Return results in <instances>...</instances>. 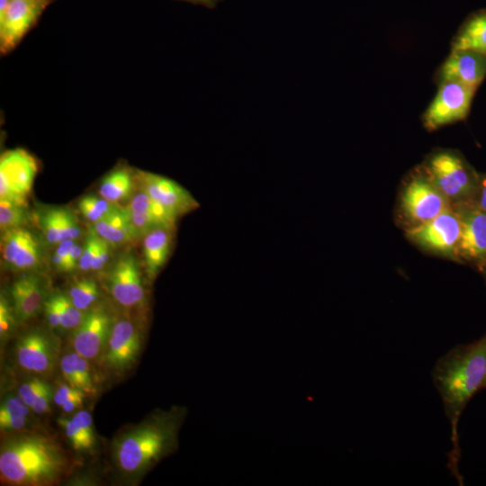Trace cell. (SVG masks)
<instances>
[{"instance_id":"1","label":"cell","mask_w":486,"mask_h":486,"mask_svg":"<svg viewBox=\"0 0 486 486\" xmlns=\"http://www.w3.org/2000/svg\"><path fill=\"white\" fill-rule=\"evenodd\" d=\"M431 377L450 424L451 449L447 467L460 485L459 422L471 400L486 389V334L471 343L457 345L435 364Z\"/></svg>"},{"instance_id":"2","label":"cell","mask_w":486,"mask_h":486,"mask_svg":"<svg viewBox=\"0 0 486 486\" xmlns=\"http://www.w3.org/2000/svg\"><path fill=\"white\" fill-rule=\"evenodd\" d=\"M68 467L69 460L63 450L43 436H13L1 446V481L10 485L52 484Z\"/></svg>"},{"instance_id":"3","label":"cell","mask_w":486,"mask_h":486,"mask_svg":"<svg viewBox=\"0 0 486 486\" xmlns=\"http://www.w3.org/2000/svg\"><path fill=\"white\" fill-rule=\"evenodd\" d=\"M178 418L162 413L122 433L113 445L118 469L138 477L168 454L176 445Z\"/></svg>"},{"instance_id":"4","label":"cell","mask_w":486,"mask_h":486,"mask_svg":"<svg viewBox=\"0 0 486 486\" xmlns=\"http://www.w3.org/2000/svg\"><path fill=\"white\" fill-rule=\"evenodd\" d=\"M450 208V201L418 166L400 184L394 219L404 231L429 221Z\"/></svg>"},{"instance_id":"5","label":"cell","mask_w":486,"mask_h":486,"mask_svg":"<svg viewBox=\"0 0 486 486\" xmlns=\"http://www.w3.org/2000/svg\"><path fill=\"white\" fill-rule=\"evenodd\" d=\"M419 166L452 205L472 200L480 173L460 152L436 149Z\"/></svg>"},{"instance_id":"6","label":"cell","mask_w":486,"mask_h":486,"mask_svg":"<svg viewBox=\"0 0 486 486\" xmlns=\"http://www.w3.org/2000/svg\"><path fill=\"white\" fill-rule=\"evenodd\" d=\"M461 230L459 216L452 206L429 221L403 232L421 251L459 264Z\"/></svg>"},{"instance_id":"7","label":"cell","mask_w":486,"mask_h":486,"mask_svg":"<svg viewBox=\"0 0 486 486\" xmlns=\"http://www.w3.org/2000/svg\"><path fill=\"white\" fill-rule=\"evenodd\" d=\"M437 85L436 94L422 117L423 125L429 131L464 120L477 90L453 80Z\"/></svg>"},{"instance_id":"8","label":"cell","mask_w":486,"mask_h":486,"mask_svg":"<svg viewBox=\"0 0 486 486\" xmlns=\"http://www.w3.org/2000/svg\"><path fill=\"white\" fill-rule=\"evenodd\" d=\"M461 221L459 264L482 273L486 267V212L472 202L452 205Z\"/></svg>"},{"instance_id":"9","label":"cell","mask_w":486,"mask_h":486,"mask_svg":"<svg viewBox=\"0 0 486 486\" xmlns=\"http://www.w3.org/2000/svg\"><path fill=\"white\" fill-rule=\"evenodd\" d=\"M37 170L36 160L25 149L4 151L0 158V199L27 203Z\"/></svg>"},{"instance_id":"10","label":"cell","mask_w":486,"mask_h":486,"mask_svg":"<svg viewBox=\"0 0 486 486\" xmlns=\"http://www.w3.org/2000/svg\"><path fill=\"white\" fill-rule=\"evenodd\" d=\"M3 265L13 271H33L43 259L39 238L24 227L5 230L1 235Z\"/></svg>"},{"instance_id":"11","label":"cell","mask_w":486,"mask_h":486,"mask_svg":"<svg viewBox=\"0 0 486 486\" xmlns=\"http://www.w3.org/2000/svg\"><path fill=\"white\" fill-rule=\"evenodd\" d=\"M108 289L122 306L135 307L141 304L145 290L136 256L131 252L120 255L107 274Z\"/></svg>"},{"instance_id":"12","label":"cell","mask_w":486,"mask_h":486,"mask_svg":"<svg viewBox=\"0 0 486 486\" xmlns=\"http://www.w3.org/2000/svg\"><path fill=\"white\" fill-rule=\"evenodd\" d=\"M137 178L140 189L176 220L199 206L191 193L171 178L143 171L139 173Z\"/></svg>"},{"instance_id":"13","label":"cell","mask_w":486,"mask_h":486,"mask_svg":"<svg viewBox=\"0 0 486 486\" xmlns=\"http://www.w3.org/2000/svg\"><path fill=\"white\" fill-rule=\"evenodd\" d=\"M18 364L25 371L45 374L51 371L57 357V344L46 331L34 328L23 333L15 344Z\"/></svg>"},{"instance_id":"14","label":"cell","mask_w":486,"mask_h":486,"mask_svg":"<svg viewBox=\"0 0 486 486\" xmlns=\"http://www.w3.org/2000/svg\"><path fill=\"white\" fill-rule=\"evenodd\" d=\"M112 327V319L104 308H93L74 329L72 346L87 360L99 356L106 347Z\"/></svg>"},{"instance_id":"15","label":"cell","mask_w":486,"mask_h":486,"mask_svg":"<svg viewBox=\"0 0 486 486\" xmlns=\"http://www.w3.org/2000/svg\"><path fill=\"white\" fill-rule=\"evenodd\" d=\"M42 0H11L0 16V49L7 53L14 49L37 21Z\"/></svg>"},{"instance_id":"16","label":"cell","mask_w":486,"mask_h":486,"mask_svg":"<svg viewBox=\"0 0 486 486\" xmlns=\"http://www.w3.org/2000/svg\"><path fill=\"white\" fill-rule=\"evenodd\" d=\"M486 77V54L470 50H451L440 66L436 82L453 80L478 88Z\"/></svg>"},{"instance_id":"17","label":"cell","mask_w":486,"mask_h":486,"mask_svg":"<svg viewBox=\"0 0 486 486\" xmlns=\"http://www.w3.org/2000/svg\"><path fill=\"white\" fill-rule=\"evenodd\" d=\"M140 349V337L128 320L112 324L105 350V362L113 370L124 371L136 362Z\"/></svg>"},{"instance_id":"18","label":"cell","mask_w":486,"mask_h":486,"mask_svg":"<svg viewBox=\"0 0 486 486\" xmlns=\"http://www.w3.org/2000/svg\"><path fill=\"white\" fill-rule=\"evenodd\" d=\"M35 218L45 241L50 246H57L66 239H78L82 235L76 215L68 207L39 206Z\"/></svg>"},{"instance_id":"19","label":"cell","mask_w":486,"mask_h":486,"mask_svg":"<svg viewBox=\"0 0 486 486\" xmlns=\"http://www.w3.org/2000/svg\"><path fill=\"white\" fill-rule=\"evenodd\" d=\"M11 303L18 321L34 318L43 309L47 298L44 278L28 273L15 280L10 289Z\"/></svg>"},{"instance_id":"20","label":"cell","mask_w":486,"mask_h":486,"mask_svg":"<svg viewBox=\"0 0 486 486\" xmlns=\"http://www.w3.org/2000/svg\"><path fill=\"white\" fill-rule=\"evenodd\" d=\"M126 209L135 239L156 227L176 225L177 220L142 189L131 197Z\"/></svg>"},{"instance_id":"21","label":"cell","mask_w":486,"mask_h":486,"mask_svg":"<svg viewBox=\"0 0 486 486\" xmlns=\"http://www.w3.org/2000/svg\"><path fill=\"white\" fill-rule=\"evenodd\" d=\"M176 226H158L143 237V257L147 275L154 279L166 263Z\"/></svg>"},{"instance_id":"22","label":"cell","mask_w":486,"mask_h":486,"mask_svg":"<svg viewBox=\"0 0 486 486\" xmlns=\"http://www.w3.org/2000/svg\"><path fill=\"white\" fill-rule=\"evenodd\" d=\"M90 230L111 246H120L135 239L126 207H117Z\"/></svg>"},{"instance_id":"23","label":"cell","mask_w":486,"mask_h":486,"mask_svg":"<svg viewBox=\"0 0 486 486\" xmlns=\"http://www.w3.org/2000/svg\"><path fill=\"white\" fill-rule=\"evenodd\" d=\"M451 50H470L486 54V9L472 13L453 39Z\"/></svg>"},{"instance_id":"24","label":"cell","mask_w":486,"mask_h":486,"mask_svg":"<svg viewBox=\"0 0 486 486\" xmlns=\"http://www.w3.org/2000/svg\"><path fill=\"white\" fill-rule=\"evenodd\" d=\"M58 421L75 450L90 452L95 447L96 436L93 418L88 411L80 410L70 419L59 418Z\"/></svg>"},{"instance_id":"25","label":"cell","mask_w":486,"mask_h":486,"mask_svg":"<svg viewBox=\"0 0 486 486\" xmlns=\"http://www.w3.org/2000/svg\"><path fill=\"white\" fill-rule=\"evenodd\" d=\"M60 369L68 383L80 389L86 394H92L95 392L87 359L76 351L62 356Z\"/></svg>"},{"instance_id":"26","label":"cell","mask_w":486,"mask_h":486,"mask_svg":"<svg viewBox=\"0 0 486 486\" xmlns=\"http://www.w3.org/2000/svg\"><path fill=\"white\" fill-rule=\"evenodd\" d=\"M134 178L126 168H118L110 172L101 182L99 194L111 202L117 203L131 195Z\"/></svg>"},{"instance_id":"27","label":"cell","mask_w":486,"mask_h":486,"mask_svg":"<svg viewBox=\"0 0 486 486\" xmlns=\"http://www.w3.org/2000/svg\"><path fill=\"white\" fill-rule=\"evenodd\" d=\"M67 295L77 309L87 311L98 302L100 290L97 283L92 278H82L70 285Z\"/></svg>"},{"instance_id":"28","label":"cell","mask_w":486,"mask_h":486,"mask_svg":"<svg viewBox=\"0 0 486 486\" xmlns=\"http://www.w3.org/2000/svg\"><path fill=\"white\" fill-rule=\"evenodd\" d=\"M30 212L27 203L0 199L1 230L24 227L29 221Z\"/></svg>"},{"instance_id":"29","label":"cell","mask_w":486,"mask_h":486,"mask_svg":"<svg viewBox=\"0 0 486 486\" xmlns=\"http://www.w3.org/2000/svg\"><path fill=\"white\" fill-rule=\"evenodd\" d=\"M117 205L102 196L86 195L78 201L77 208L82 216L92 225L106 217Z\"/></svg>"},{"instance_id":"30","label":"cell","mask_w":486,"mask_h":486,"mask_svg":"<svg viewBox=\"0 0 486 486\" xmlns=\"http://www.w3.org/2000/svg\"><path fill=\"white\" fill-rule=\"evenodd\" d=\"M54 293L58 310L60 328L75 329L82 322L86 311L77 309L66 293Z\"/></svg>"},{"instance_id":"31","label":"cell","mask_w":486,"mask_h":486,"mask_svg":"<svg viewBox=\"0 0 486 486\" xmlns=\"http://www.w3.org/2000/svg\"><path fill=\"white\" fill-rule=\"evenodd\" d=\"M86 393L80 389L68 383L61 384L53 394L55 404L65 412L69 413L83 406Z\"/></svg>"},{"instance_id":"32","label":"cell","mask_w":486,"mask_h":486,"mask_svg":"<svg viewBox=\"0 0 486 486\" xmlns=\"http://www.w3.org/2000/svg\"><path fill=\"white\" fill-rule=\"evenodd\" d=\"M51 390L48 382L40 378H32L19 387V395L31 408L40 400L42 395Z\"/></svg>"},{"instance_id":"33","label":"cell","mask_w":486,"mask_h":486,"mask_svg":"<svg viewBox=\"0 0 486 486\" xmlns=\"http://www.w3.org/2000/svg\"><path fill=\"white\" fill-rule=\"evenodd\" d=\"M17 321L12 303L2 292L0 297V336L2 340L6 339L11 335Z\"/></svg>"},{"instance_id":"34","label":"cell","mask_w":486,"mask_h":486,"mask_svg":"<svg viewBox=\"0 0 486 486\" xmlns=\"http://www.w3.org/2000/svg\"><path fill=\"white\" fill-rule=\"evenodd\" d=\"M99 242L100 238L90 230L84 240L83 251L78 262V270L82 272L91 271L92 263L97 251Z\"/></svg>"},{"instance_id":"35","label":"cell","mask_w":486,"mask_h":486,"mask_svg":"<svg viewBox=\"0 0 486 486\" xmlns=\"http://www.w3.org/2000/svg\"><path fill=\"white\" fill-rule=\"evenodd\" d=\"M31 408L18 396L5 399L0 407V418L28 417Z\"/></svg>"},{"instance_id":"36","label":"cell","mask_w":486,"mask_h":486,"mask_svg":"<svg viewBox=\"0 0 486 486\" xmlns=\"http://www.w3.org/2000/svg\"><path fill=\"white\" fill-rule=\"evenodd\" d=\"M76 240L77 239H66L56 246L51 256V263L57 271L66 273L68 256Z\"/></svg>"},{"instance_id":"37","label":"cell","mask_w":486,"mask_h":486,"mask_svg":"<svg viewBox=\"0 0 486 486\" xmlns=\"http://www.w3.org/2000/svg\"><path fill=\"white\" fill-rule=\"evenodd\" d=\"M43 310L49 325L53 328H59L60 321L55 293L47 296L43 303Z\"/></svg>"},{"instance_id":"38","label":"cell","mask_w":486,"mask_h":486,"mask_svg":"<svg viewBox=\"0 0 486 486\" xmlns=\"http://www.w3.org/2000/svg\"><path fill=\"white\" fill-rule=\"evenodd\" d=\"M111 245L100 238L99 246L94 257L91 271L96 272L102 270L110 259Z\"/></svg>"},{"instance_id":"39","label":"cell","mask_w":486,"mask_h":486,"mask_svg":"<svg viewBox=\"0 0 486 486\" xmlns=\"http://www.w3.org/2000/svg\"><path fill=\"white\" fill-rule=\"evenodd\" d=\"M28 425V417L0 418V428L4 431H18Z\"/></svg>"},{"instance_id":"40","label":"cell","mask_w":486,"mask_h":486,"mask_svg":"<svg viewBox=\"0 0 486 486\" xmlns=\"http://www.w3.org/2000/svg\"><path fill=\"white\" fill-rule=\"evenodd\" d=\"M471 202L486 212V173H480L478 188Z\"/></svg>"},{"instance_id":"41","label":"cell","mask_w":486,"mask_h":486,"mask_svg":"<svg viewBox=\"0 0 486 486\" xmlns=\"http://www.w3.org/2000/svg\"><path fill=\"white\" fill-rule=\"evenodd\" d=\"M194 4H202L209 8L215 7L220 0H184Z\"/></svg>"},{"instance_id":"42","label":"cell","mask_w":486,"mask_h":486,"mask_svg":"<svg viewBox=\"0 0 486 486\" xmlns=\"http://www.w3.org/2000/svg\"><path fill=\"white\" fill-rule=\"evenodd\" d=\"M484 279H485V283H486V267L484 268V270L482 272Z\"/></svg>"}]
</instances>
